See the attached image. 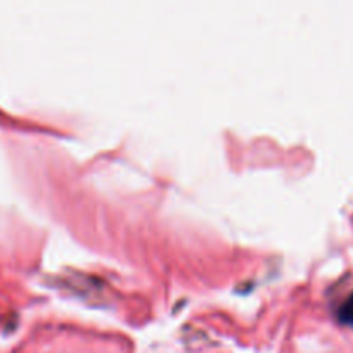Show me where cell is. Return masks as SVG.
Returning <instances> with one entry per match:
<instances>
[{
	"label": "cell",
	"instance_id": "6da1fadb",
	"mask_svg": "<svg viewBox=\"0 0 353 353\" xmlns=\"http://www.w3.org/2000/svg\"><path fill=\"white\" fill-rule=\"evenodd\" d=\"M338 319L347 326H353V293L341 303L340 310H338Z\"/></svg>",
	"mask_w": 353,
	"mask_h": 353
}]
</instances>
